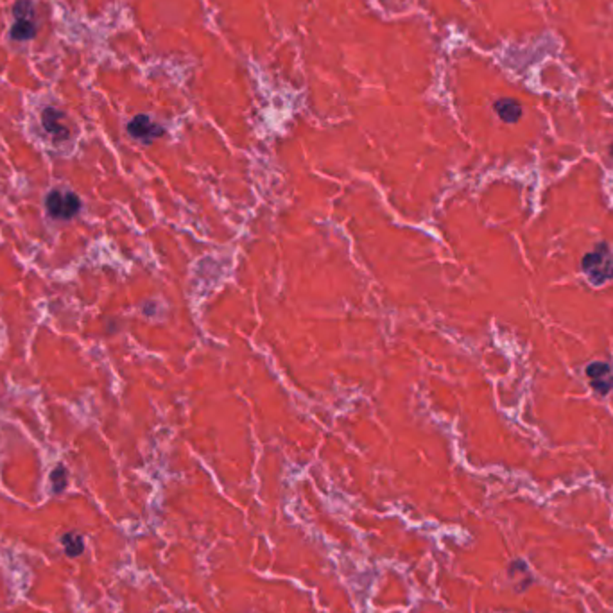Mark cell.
Returning <instances> with one entry per match:
<instances>
[{
    "instance_id": "cell-2",
    "label": "cell",
    "mask_w": 613,
    "mask_h": 613,
    "mask_svg": "<svg viewBox=\"0 0 613 613\" xmlns=\"http://www.w3.org/2000/svg\"><path fill=\"white\" fill-rule=\"evenodd\" d=\"M46 205L50 215L56 219H70L81 210V199L74 192L50 191Z\"/></svg>"
},
{
    "instance_id": "cell-1",
    "label": "cell",
    "mask_w": 613,
    "mask_h": 613,
    "mask_svg": "<svg viewBox=\"0 0 613 613\" xmlns=\"http://www.w3.org/2000/svg\"><path fill=\"white\" fill-rule=\"evenodd\" d=\"M583 271L590 284L604 285L613 280V251L608 244H597L583 257Z\"/></svg>"
},
{
    "instance_id": "cell-4",
    "label": "cell",
    "mask_w": 613,
    "mask_h": 613,
    "mask_svg": "<svg viewBox=\"0 0 613 613\" xmlns=\"http://www.w3.org/2000/svg\"><path fill=\"white\" fill-rule=\"evenodd\" d=\"M587 375L590 384L599 395H608L613 389V370L606 363H592L587 368Z\"/></svg>"
},
{
    "instance_id": "cell-9",
    "label": "cell",
    "mask_w": 613,
    "mask_h": 613,
    "mask_svg": "<svg viewBox=\"0 0 613 613\" xmlns=\"http://www.w3.org/2000/svg\"><path fill=\"white\" fill-rule=\"evenodd\" d=\"M609 153H612V156H613V144H612V146H609Z\"/></svg>"
},
{
    "instance_id": "cell-5",
    "label": "cell",
    "mask_w": 613,
    "mask_h": 613,
    "mask_svg": "<svg viewBox=\"0 0 613 613\" xmlns=\"http://www.w3.org/2000/svg\"><path fill=\"white\" fill-rule=\"evenodd\" d=\"M127 131L131 133V137H135V139L142 140V142H151V140L156 139V137H160L161 133H164V129L146 115H139L131 120L129 126H127Z\"/></svg>"
},
{
    "instance_id": "cell-8",
    "label": "cell",
    "mask_w": 613,
    "mask_h": 613,
    "mask_svg": "<svg viewBox=\"0 0 613 613\" xmlns=\"http://www.w3.org/2000/svg\"><path fill=\"white\" fill-rule=\"evenodd\" d=\"M67 471H65L63 467H58L56 470L53 471V483H54V490L61 491L65 488V484H67Z\"/></svg>"
},
{
    "instance_id": "cell-7",
    "label": "cell",
    "mask_w": 613,
    "mask_h": 613,
    "mask_svg": "<svg viewBox=\"0 0 613 613\" xmlns=\"http://www.w3.org/2000/svg\"><path fill=\"white\" fill-rule=\"evenodd\" d=\"M495 113H497L504 122L513 124L522 117V106H520L515 99H499V101L495 102Z\"/></svg>"
},
{
    "instance_id": "cell-3",
    "label": "cell",
    "mask_w": 613,
    "mask_h": 613,
    "mask_svg": "<svg viewBox=\"0 0 613 613\" xmlns=\"http://www.w3.org/2000/svg\"><path fill=\"white\" fill-rule=\"evenodd\" d=\"M13 16H15V23H13L11 36L15 40H31L36 34L33 4L29 0H18L13 6Z\"/></svg>"
},
{
    "instance_id": "cell-6",
    "label": "cell",
    "mask_w": 613,
    "mask_h": 613,
    "mask_svg": "<svg viewBox=\"0 0 613 613\" xmlns=\"http://www.w3.org/2000/svg\"><path fill=\"white\" fill-rule=\"evenodd\" d=\"M41 120H43L46 129L49 131L54 139L67 140L68 137H70V131H68V127L65 126L63 122L65 115L61 112H58V110L47 108L46 112H43V115H41Z\"/></svg>"
}]
</instances>
